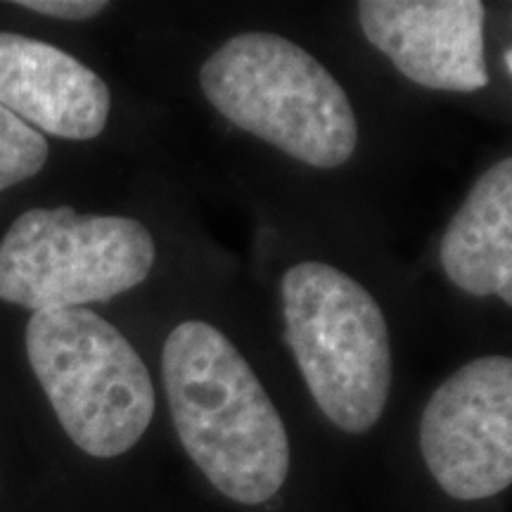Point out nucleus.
Returning <instances> with one entry per match:
<instances>
[{
	"label": "nucleus",
	"mask_w": 512,
	"mask_h": 512,
	"mask_svg": "<svg viewBox=\"0 0 512 512\" xmlns=\"http://www.w3.org/2000/svg\"><path fill=\"white\" fill-rule=\"evenodd\" d=\"M162 377L178 439L209 484L242 505L271 501L290 475V437L238 347L185 320L166 337Z\"/></svg>",
	"instance_id": "nucleus-1"
},
{
	"label": "nucleus",
	"mask_w": 512,
	"mask_h": 512,
	"mask_svg": "<svg viewBox=\"0 0 512 512\" xmlns=\"http://www.w3.org/2000/svg\"><path fill=\"white\" fill-rule=\"evenodd\" d=\"M204 98L230 124L316 169L354 157L358 124L347 91L302 46L245 31L200 69Z\"/></svg>",
	"instance_id": "nucleus-2"
},
{
	"label": "nucleus",
	"mask_w": 512,
	"mask_h": 512,
	"mask_svg": "<svg viewBox=\"0 0 512 512\" xmlns=\"http://www.w3.org/2000/svg\"><path fill=\"white\" fill-rule=\"evenodd\" d=\"M285 339L313 401L342 432L377 425L392 387L387 320L375 297L323 261H302L280 283Z\"/></svg>",
	"instance_id": "nucleus-3"
},
{
	"label": "nucleus",
	"mask_w": 512,
	"mask_h": 512,
	"mask_svg": "<svg viewBox=\"0 0 512 512\" xmlns=\"http://www.w3.org/2000/svg\"><path fill=\"white\" fill-rule=\"evenodd\" d=\"M27 356L67 437L93 458H117L143 439L157 408L143 358L110 320L88 309L38 311Z\"/></svg>",
	"instance_id": "nucleus-4"
},
{
	"label": "nucleus",
	"mask_w": 512,
	"mask_h": 512,
	"mask_svg": "<svg viewBox=\"0 0 512 512\" xmlns=\"http://www.w3.org/2000/svg\"><path fill=\"white\" fill-rule=\"evenodd\" d=\"M155 259V238L136 219L29 209L0 242V299L36 313L83 309L133 290Z\"/></svg>",
	"instance_id": "nucleus-5"
},
{
	"label": "nucleus",
	"mask_w": 512,
	"mask_h": 512,
	"mask_svg": "<svg viewBox=\"0 0 512 512\" xmlns=\"http://www.w3.org/2000/svg\"><path fill=\"white\" fill-rule=\"evenodd\" d=\"M420 451L456 501H484L512 482V361L482 356L456 370L427 401Z\"/></svg>",
	"instance_id": "nucleus-6"
},
{
	"label": "nucleus",
	"mask_w": 512,
	"mask_h": 512,
	"mask_svg": "<svg viewBox=\"0 0 512 512\" xmlns=\"http://www.w3.org/2000/svg\"><path fill=\"white\" fill-rule=\"evenodd\" d=\"M358 22L368 41L418 86L453 93L489 86L479 0H363Z\"/></svg>",
	"instance_id": "nucleus-7"
},
{
	"label": "nucleus",
	"mask_w": 512,
	"mask_h": 512,
	"mask_svg": "<svg viewBox=\"0 0 512 512\" xmlns=\"http://www.w3.org/2000/svg\"><path fill=\"white\" fill-rule=\"evenodd\" d=\"M0 105L31 128L91 140L110 119V88L67 50L0 31Z\"/></svg>",
	"instance_id": "nucleus-8"
},
{
	"label": "nucleus",
	"mask_w": 512,
	"mask_h": 512,
	"mask_svg": "<svg viewBox=\"0 0 512 512\" xmlns=\"http://www.w3.org/2000/svg\"><path fill=\"white\" fill-rule=\"evenodd\" d=\"M441 266L472 297L512 304V159L491 166L448 223Z\"/></svg>",
	"instance_id": "nucleus-9"
},
{
	"label": "nucleus",
	"mask_w": 512,
	"mask_h": 512,
	"mask_svg": "<svg viewBox=\"0 0 512 512\" xmlns=\"http://www.w3.org/2000/svg\"><path fill=\"white\" fill-rule=\"evenodd\" d=\"M48 155L43 133L0 105V190L34 178L46 166Z\"/></svg>",
	"instance_id": "nucleus-10"
},
{
	"label": "nucleus",
	"mask_w": 512,
	"mask_h": 512,
	"mask_svg": "<svg viewBox=\"0 0 512 512\" xmlns=\"http://www.w3.org/2000/svg\"><path fill=\"white\" fill-rule=\"evenodd\" d=\"M17 8L38 12L57 19H69V22H83V19L98 17L107 3L102 0H17Z\"/></svg>",
	"instance_id": "nucleus-11"
},
{
	"label": "nucleus",
	"mask_w": 512,
	"mask_h": 512,
	"mask_svg": "<svg viewBox=\"0 0 512 512\" xmlns=\"http://www.w3.org/2000/svg\"><path fill=\"white\" fill-rule=\"evenodd\" d=\"M503 60H505V72L512 74V50H510V48L505 50V57H503Z\"/></svg>",
	"instance_id": "nucleus-12"
}]
</instances>
